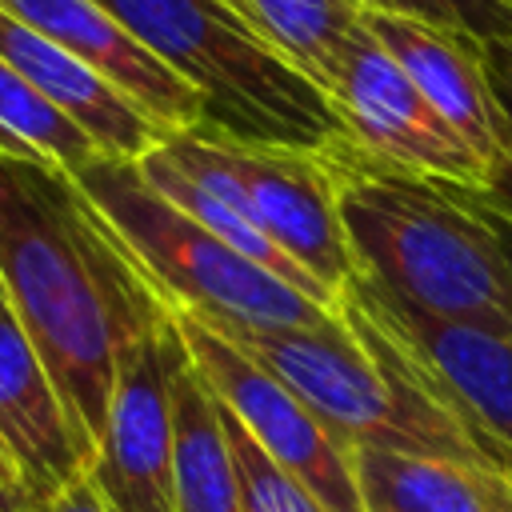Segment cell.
<instances>
[{
	"label": "cell",
	"mask_w": 512,
	"mask_h": 512,
	"mask_svg": "<svg viewBox=\"0 0 512 512\" xmlns=\"http://www.w3.org/2000/svg\"><path fill=\"white\" fill-rule=\"evenodd\" d=\"M484 64L492 84L512 92V40H484Z\"/></svg>",
	"instance_id": "cell-25"
},
{
	"label": "cell",
	"mask_w": 512,
	"mask_h": 512,
	"mask_svg": "<svg viewBox=\"0 0 512 512\" xmlns=\"http://www.w3.org/2000/svg\"><path fill=\"white\" fill-rule=\"evenodd\" d=\"M324 96L332 100L352 144L380 164L476 192L488 188V164L440 120V112L424 100L408 72L364 32L360 20L340 40Z\"/></svg>",
	"instance_id": "cell-9"
},
{
	"label": "cell",
	"mask_w": 512,
	"mask_h": 512,
	"mask_svg": "<svg viewBox=\"0 0 512 512\" xmlns=\"http://www.w3.org/2000/svg\"><path fill=\"white\" fill-rule=\"evenodd\" d=\"M0 288L96 452L120 360L172 320V304L68 172L8 152H0Z\"/></svg>",
	"instance_id": "cell-1"
},
{
	"label": "cell",
	"mask_w": 512,
	"mask_h": 512,
	"mask_svg": "<svg viewBox=\"0 0 512 512\" xmlns=\"http://www.w3.org/2000/svg\"><path fill=\"white\" fill-rule=\"evenodd\" d=\"M492 80V76H488ZM496 88V104H500V120H496V136H500V164L492 172V184L484 188L492 200L508 204L512 208V92L492 84Z\"/></svg>",
	"instance_id": "cell-21"
},
{
	"label": "cell",
	"mask_w": 512,
	"mask_h": 512,
	"mask_svg": "<svg viewBox=\"0 0 512 512\" xmlns=\"http://www.w3.org/2000/svg\"><path fill=\"white\" fill-rule=\"evenodd\" d=\"M172 444L176 512H244L216 396L188 356L172 384Z\"/></svg>",
	"instance_id": "cell-16"
},
{
	"label": "cell",
	"mask_w": 512,
	"mask_h": 512,
	"mask_svg": "<svg viewBox=\"0 0 512 512\" xmlns=\"http://www.w3.org/2000/svg\"><path fill=\"white\" fill-rule=\"evenodd\" d=\"M0 448L32 500L52 496L92 464V440L8 308L0 312Z\"/></svg>",
	"instance_id": "cell-12"
},
{
	"label": "cell",
	"mask_w": 512,
	"mask_h": 512,
	"mask_svg": "<svg viewBox=\"0 0 512 512\" xmlns=\"http://www.w3.org/2000/svg\"><path fill=\"white\" fill-rule=\"evenodd\" d=\"M172 320L208 392L248 428L268 460L280 464L324 512H364L352 472V448H344L272 368L252 360L224 332L176 308Z\"/></svg>",
	"instance_id": "cell-8"
},
{
	"label": "cell",
	"mask_w": 512,
	"mask_h": 512,
	"mask_svg": "<svg viewBox=\"0 0 512 512\" xmlns=\"http://www.w3.org/2000/svg\"><path fill=\"white\" fill-rule=\"evenodd\" d=\"M172 76L204 96V128L252 144L328 152L348 136L324 88L260 40L224 0H100Z\"/></svg>",
	"instance_id": "cell-3"
},
{
	"label": "cell",
	"mask_w": 512,
	"mask_h": 512,
	"mask_svg": "<svg viewBox=\"0 0 512 512\" xmlns=\"http://www.w3.org/2000/svg\"><path fill=\"white\" fill-rule=\"evenodd\" d=\"M260 40L288 56L316 88L328 84L340 40L356 28V0H224Z\"/></svg>",
	"instance_id": "cell-17"
},
{
	"label": "cell",
	"mask_w": 512,
	"mask_h": 512,
	"mask_svg": "<svg viewBox=\"0 0 512 512\" xmlns=\"http://www.w3.org/2000/svg\"><path fill=\"white\" fill-rule=\"evenodd\" d=\"M216 408H220V424H224V436L232 448L244 512H324L280 464L268 460V452L248 436V428L220 400H216Z\"/></svg>",
	"instance_id": "cell-19"
},
{
	"label": "cell",
	"mask_w": 512,
	"mask_h": 512,
	"mask_svg": "<svg viewBox=\"0 0 512 512\" xmlns=\"http://www.w3.org/2000/svg\"><path fill=\"white\" fill-rule=\"evenodd\" d=\"M340 320L376 340L420 392L464 424L488 464L512 476V332L416 312L360 272L340 296Z\"/></svg>",
	"instance_id": "cell-7"
},
{
	"label": "cell",
	"mask_w": 512,
	"mask_h": 512,
	"mask_svg": "<svg viewBox=\"0 0 512 512\" xmlns=\"http://www.w3.org/2000/svg\"><path fill=\"white\" fill-rule=\"evenodd\" d=\"M464 200H468V208L492 228V236H496V244H500V252H504V264H508V272H512V208L508 204H500V200H492L488 192H476V188H460V184H452Z\"/></svg>",
	"instance_id": "cell-23"
},
{
	"label": "cell",
	"mask_w": 512,
	"mask_h": 512,
	"mask_svg": "<svg viewBox=\"0 0 512 512\" xmlns=\"http://www.w3.org/2000/svg\"><path fill=\"white\" fill-rule=\"evenodd\" d=\"M4 308H8V300H4V288H0V312H4Z\"/></svg>",
	"instance_id": "cell-26"
},
{
	"label": "cell",
	"mask_w": 512,
	"mask_h": 512,
	"mask_svg": "<svg viewBox=\"0 0 512 512\" xmlns=\"http://www.w3.org/2000/svg\"><path fill=\"white\" fill-rule=\"evenodd\" d=\"M176 320L128 348L88 476L108 512H176L172 480V384L184 364Z\"/></svg>",
	"instance_id": "cell-10"
},
{
	"label": "cell",
	"mask_w": 512,
	"mask_h": 512,
	"mask_svg": "<svg viewBox=\"0 0 512 512\" xmlns=\"http://www.w3.org/2000/svg\"><path fill=\"white\" fill-rule=\"evenodd\" d=\"M28 504H32V496H28V488H24L20 472H16V464H12L8 452L0 448V512H28Z\"/></svg>",
	"instance_id": "cell-24"
},
{
	"label": "cell",
	"mask_w": 512,
	"mask_h": 512,
	"mask_svg": "<svg viewBox=\"0 0 512 512\" xmlns=\"http://www.w3.org/2000/svg\"><path fill=\"white\" fill-rule=\"evenodd\" d=\"M0 152L44 160L68 176H76L100 156L92 136L80 124H72L48 96H40L4 60H0Z\"/></svg>",
	"instance_id": "cell-18"
},
{
	"label": "cell",
	"mask_w": 512,
	"mask_h": 512,
	"mask_svg": "<svg viewBox=\"0 0 512 512\" xmlns=\"http://www.w3.org/2000/svg\"><path fill=\"white\" fill-rule=\"evenodd\" d=\"M28 512H108V504H104V496L96 492L92 476H88V472H80L76 480H68V484H64V488H56L52 496L32 500V504H28Z\"/></svg>",
	"instance_id": "cell-22"
},
{
	"label": "cell",
	"mask_w": 512,
	"mask_h": 512,
	"mask_svg": "<svg viewBox=\"0 0 512 512\" xmlns=\"http://www.w3.org/2000/svg\"><path fill=\"white\" fill-rule=\"evenodd\" d=\"M360 24L408 72V80L424 92V100L440 112V120L488 164V172H496L500 104L484 64V40L432 20L376 12V8H360Z\"/></svg>",
	"instance_id": "cell-11"
},
{
	"label": "cell",
	"mask_w": 512,
	"mask_h": 512,
	"mask_svg": "<svg viewBox=\"0 0 512 512\" xmlns=\"http://www.w3.org/2000/svg\"><path fill=\"white\" fill-rule=\"evenodd\" d=\"M0 60L12 64L40 96H48L72 124H80L100 156L112 160H140L156 144H164L168 128L152 120L132 96H124L112 80L96 68L40 36L36 28L20 24L0 8Z\"/></svg>",
	"instance_id": "cell-14"
},
{
	"label": "cell",
	"mask_w": 512,
	"mask_h": 512,
	"mask_svg": "<svg viewBox=\"0 0 512 512\" xmlns=\"http://www.w3.org/2000/svg\"><path fill=\"white\" fill-rule=\"evenodd\" d=\"M356 4L432 20V24L468 32L476 40H512V8L504 0H356Z\"/></svg>",
	"instance_id": "cell-20"
},
{
	"label": "cell",
	"mask_w": 512,
	"mask_h": 512,
	"mask_svg": "<svg viewBox=\"0 0 512 512\" xmlns=\"http://www.w3.org/2000/svg\"><path fill=\"white\" fill-rule=\"evenodd\" d=\"M0 8L96 68L168 132L204 128V96L172 76L100 0H0Z\"/></svg>",
	"instance_id": "cell-13"
},
{
	"label": "cell",
	"mask_w": 512,
	"mask_h": 512,
	"mask_svg": "<svg viewBox=\"0 0 512 512\" xmlns=\"http://www.w3.org/2000/svg\"><path fill=\"white\" fill-rule=\"evenodd\" d=\"M216 332H224L236 348L272 368L344 448H388L488 464L464 424L444 412L428 392H420L380 352V344L348 320H336L328 328Z\"/></svg>",
	"instance_id": "cell-5"
},
{
	"label": "cell",
	"mask_w": 512,
	"mask_h": 512,
	"mask_svg": "<svg viewBox=\"0 0 512 512\" xmlns=\"http://www.w3.org/2000/svg\"><path fill=\"white\" fill-rule=\"evenodd\" d=\"M364 512H512V476L460 456L352 448Z\"/></svg>",
	"instance_id": "cell-15"
},
{
	"label": "cell",
	"mask_w": 512,
	"mask_h": 512,
	"mask_svg": "<svg viewBox=\"0 0 512 512\" xmlns=\"http://www.w3.org/2000/svg\"><path fill=\"white\" fill-rule=\"evenodd\" d=\"M156 152L188 180L204 184L256 220L264 236L336 300L340 312V296L356 276V260L336 212V180L324 152L252 144L208 128L168 132Z\"/></svg>",
	"instance_id": "cell-6"
},
{
	"label": "cell",
	"mask_w": 512,
	"mask_h": 512,
	"mask_svg": "<svg viewBox=\"0 0 512 512\" xmlns=\"http://www.w3.org/2000/svg\"><path fill=\"white\" fill-rule=\"evenodd\" d=\"M356 272L392 300L512 332V272L492 228L444 184L380 164L352 140L324 152Z\"/></svg>",
	"instance_id": "cell-2"
},
{
	"label": "cell",
	"mask_w": 512,
	"mask_h": 512,
	"mask_svg": "<svg viewBox=\"0 0 512 512\" xmlns=\"http://www.w3.org/2000/svg\"><path fill=\"white\" fill-rule=\"evenodd\" d=\"M504 4H508V0H504ZM508 8H512V4H508Z\"/></svg>",
	"instance_id": "cell-27"
},
{
	"label": "cell",
	"mask_w": 512,
	"mask_h": 512,
	"mask_svg": "<svg viewBox=\"0 0 512 512\" xmlns=\"http://www.w3.org/2000/svg\"><path fill=\"white\" fill-rule=\"evenodd\" d=\"M72 180L176 312L228 332L328 328L340 320L184 216L140 176L136 160L96 156Z\"/></svg>",
	"instance_id": "cell-4"
}]
</instances>
